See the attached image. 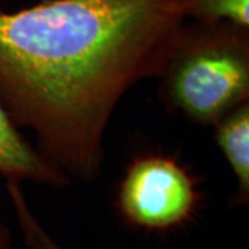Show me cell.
Segmentation results:
<instances>
[{"instance_id": "obj_1", "label": "cell", "mask_w": 249, "mask_h": 249, "mask_svg": "<svg viewBox=\"0 0 249 249\" xmlns=\"http://www.w3.org/2000/svg\"><path fill=\"white\" fill-rule=\"evenodd\" d=\"M191 0H43L0 11V101L68 176L101 175L109 119L140 80L160 76Z\"/></svg>"}, {"instance_id": "obj_2", "label": "cell", "mask_w": 249, "mask_h": 249, "mask_svg": "<svg viewBox=\"0 0 249 249\" xmlns=\"http://www.w3.org/2000/svg\"><path fill=\"white\" fill-rule=\"evenodd\" d=\"M160 76L170 107L196 124H216L248 103V29L187 22Z\"/></svg>"}, {"instance_id": "obj_3", "label": "cell", "mask_w": 249, "mask_h": 249, "mask_svg": "<svg viewBox=\"0 0 249 249\" xmlns=\"http://www.w3.org/2000/svg\"><path fill=\"white\" fill-rule=\"evenodd\" d=\"M199 201L198 178L178 158L155 152L130 162L116 196L124 222L150 231H168L187 224Z\"/></svg>"}, {"instance_id": "obj_4", "label": "cell", "mask_w": 249, "mask_h": 249, "mask_svg": "<svg viewBox=\"0 0 249 249\" xmlns=\"http://www.w3.org/2000/svg\"><path fill=\"white\" fill-rule=\"evenodd\" d=\"M0 175L7 183L34 181L39 184L62 187L68 178L60 168L34 148L19 133L18 126L10 118L0 101Z\"/></svg>"}, {"instance_id": "obj_5", "label": "cell", "mask_w": 249, "mask_h": 249, "mask_svg": "<svg viewBox=\"0 0 249 249\" xmlns=\"http://www.w3.org/2000/svg\"><path fill=\"white\" fill-rule=\"evenodd\" d=\"M216 126V142L238 181V199L249 196V104L245 103L220 119Z\"/></svg>"}, {"instance_id": "obj_6", "label": "cell", "mask_w": 249, "mask_h": 249, "mask_svg": "<svg viewBox=\"0 0 249 249\" xmlns=\"http://www.w3.org/2000/svg\"><path fill=\"white\" fill-rule=\"evenodd\" d=\"M188 18L202 24H230L248 29L249 0H191Z\"/></svg>"}, {"instance_id": "obj_7", "label": "cell", "mask_w": 249, "mask_h": 249, "mask_svg": "<svg viewBox=\"0 0 249 249\" xmlns=\"http://www.w3.org/2000/svg\"><path fill=\"white\" fill-rule=\"evenodd\" d=\"M7 190L17 213L19 227L25 235L28 247L32 249H61L32 216L25 202V198L22 196L21 186L17 183H7Z\"/></svg>"}, {"instance_id": "obj_8", "label": "cell", "mask_w": 249, "mask_h": 249, "mask_svg": "<svg viewBox=\"0 0 249 249\" xmlns=\"http://www.w3.org/2000/svg\"><path fill=\"white\" fill-rule=\"evenodd\" d=\"M11 234L6 224L0 222V249H11Z\"/></svg>"}]
</instances>
